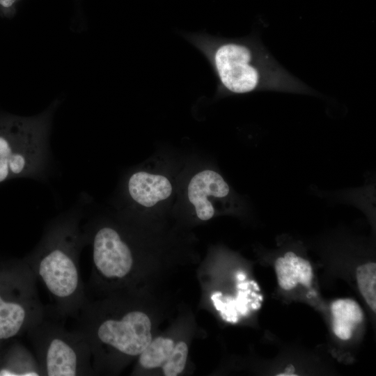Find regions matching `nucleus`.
I'll return each instance as SVG.
<instances>
[{"instance_id": "nucleus-1", "label": "nucleus", "mask_w": 376, "mask_h": 376, "mask_svg": "<svg viewBox=\"0 0 376 376\" xmlns=\"http://www.w3.org/2000/svg\"><path fill=\"white\" fill-rule=\"evenodd\" d=\"M185 38L209 62L220 95L258 91L313 94L311 88L277 62L255 35L226 38L196 33Z\"/></svg>"}, {"instance_id": "nucleus-2", "label": "nucleus", "mask_w": 376, "mask_h": 376, "mask_svg": "<svg viewBox=\"0 0 376 376\" xmlns=\"http://www.w3.org/2000/svg\"><path fill=\"white\" fill-rule=\"evenodd\" d=\"M81 217L80 210H72L53 219L24 258L61 317L77 318L88 299L79 267L80 253L86 245Z\"/></svg>"}, {"instance_id": "nucleus-3", "label": "nucleus", "mask_w": 376, "mask_h": 376, "mask_svg": "<svg viewBox=\"0 0 376 376\" xmlns=\"http://www.w3.org/2000/svg\"><path fill=\"white\" fill-rule=\"evenodd\" d=\"M54 109L52 105L31 117L0 119V183L15 178H46Z\"/></svg>"}, {"instance_id": "nucleus-4", "label": "nucleus", "mask_w": 376, "mask_h": 376, "mask_svg": "<svg viewBox=\"0 0 376 376\" xmlns=\"http://www.w3.org/2000/svg\"><path fill=\"white\" fill-rule=\"evenodd\" d=\"M77 318V329L86 339L93 361L106 349L123 356H138L152 340L150 320L140 311L107 316L88 299Z\"/></svg>"}, {"instance_id": "nucleus-5", "label": "nucleus", "mask_w": 376, "mask_h": 376, "mask_svg": "<svg viewBox=\"0 0 376 376\" xmlns=\"http://www.w3.org/2000/svg\"><path fill=\"white\" fill-rule=\"evenodd\" d=\"M41 376H82L95 373L89 345L77 329L69 331L47 318L28 331Z\"/></svg>"}, {"instance_id": "nucleus-6", "label": "nucleus", "mask_w": 376, "mask_h": 376, "mask_svg": "<svg viewBox=\"0 0 376 376\" xmlns=\"http://www.w3.org/2000/svg\"><path fill=\"white\" fill-rule=\"evenodd\" d=\"M36 281L24 259L0 270V341L27 332L45 317Z\"/></svg>"}, {"instance_id": "nucleus-7", "label": "nucleus", "mask_w": 376, "mask_h": 376, "mask_svg": "<svg viewBox=\"0 0 376 376\" xmlns=\"http://www.w3.org/2000/svg\"><path fill=\"white\" fill-rule=\"evenodd\" d=\"M82 228L86 245L90 244L92 249V283L126 279L132 271L134 257L120 233L111 226L95 221L86 222Z\"/></svg>"}, {"instance_id": "nucleus-8", "label": "nucleus", "mask_w": 376, "mask_h": 376, "mask_svg": "<svg viewBox=\"0 0 376 376\" xmlns=\"http://www.w3.org/2000/svg\"><path fill=\"white\" fill-rule=\"evenodd\" d=\"M230 188L223 177L216 171L205 170L196 173L188 185V198L194 205L198 217L206 221L214 214V208L209 196L224 198Z\"/></svg>"}, {"instance_id": "nucleus-9", "label": "nucleus", "mask_w": 376, "mask_h": 376, "mask_svg": "<svg viewBox=\"0 0 376 376\" xmlns=\"http://www.w3.org/2000/svg\"><path fill=\"white\" fill-rule=\"evenodd\" d=\"M127 190L133 201L143 206L152 207L169 197L172 186L163 175L138 171L130 177Z\"/></svg>"}, {"instance_id": "nucleus-10", "label": "nucleus", "mask_w": 376, "mask_h": 376, "mask_svg": "<svg viewBox=\"0 0 376 376\" xmlns=\"http://www.w3.org/2000/svg\"><path fill=\"white\" fill-rule=\"evenodd\" d=\"M275 271L279 286L285 290H292L301 283L311 285L313 270L310 263L294 251H288L275 261Z\"/></svg>"}, {"instance_id": "nucleus-11", "label": "nucleus", "mask_w": 376, "mask_h": 376, "mask_svg": "<svg viewBox=\"0 0 376 376\" xmlns=\"http://www.w3.org/2000/svg\"><path fill=\"white\" fill-rule=\"evenodd\" d=\"M331 311L334 334L341 340L350 339L356 327L363 319L360 306L353 299H340L332 303Z\"/></svg>"}, {"instance_id": "nucleus-12", "label": "nucleus", "mask_w": 376, "mask_h": 376, "mask_svg": "<svg viewBox=\"0 0 376 376\" xmlns=\"http://www.w3.org/2000/svg\"><path fill=\"white\" fill-rule=\"evenodd\" d=\"M7 357L0 376H41L35 355L24 346L16 345Z\"/></svg>"}, {"instance_id": "nucleus-13", "label": "nucleus", "mask_w": 376, "mask_h": 376, "mask_svg": "<svg viewBox=\"0 0 376 376\" xmlns=\"http://www.w3.org/2000/svg\"><path fill=\"white\" fill-rule=\"evenodd\" d=\"M174 345L173 340L168 338L159 336L152 339L139 354L140 365L144 368H155L162 366L169 357Z\"/></svg>"}, {"instance_id": "nucleus-14", "label": "nucleus", "mask_w": 376, "mask_h": 376, "mask_svg": "<svg viewBox=\"0 0 376 376\" xmlns=\"http://www.w3.org/2000/svg\"><path fill=\"white\" fill-rule=\"evenodd\" d=\"M357 281L361 294L373 311H376V264L373 262L357 268Z\"/></svg>"}, {"instance_id": "nucleus-15", "label": "nucleus", "mask_w": 376, "mask_h": 376, "mask_svg": "<svg viewBox=\"0 0 376 376\" xmlns=\"http://www.w3.org/2000/svg\"><path fill=\"white\" fill-rule=\"evenodd\" d=\"M188 354L187 344L180 341L174 345L169 357L162 365L166 376H176L185 368Z\"/></svg>"}, {"instance_id": "nucleus-16", "label": "nucleus", "mask_w": 376, "mask_h": 376, "mask_svg": "<svg viewBox=\"0 0 376 376\" xmlns=\"http://www.w3.org/2000/svg\"><path fill=\"white\" fill-rule=\"evenodd\" d=\"M278 376H296L295 374V368L292 365L289 364L285 369L283 373L277 374Z\"/></svg>"}, {"instance_id": "nucleus-17", "label": "nucleus", "mask_w": 376, "mask_h": 376, "mask_svg": "<svg viewBox=\"0 0 376 376\" xmlns=\"http://www.w3.org/2000/svg\"><path fill=\"white\" fill-rule=\"evenodd\" d=\"M15 1L16 0H0V5L4 8H10Z\"/></svg>"}, {"instance_id": "nucleus-18", "label": "nucleus", "mask_w": 376, "mask_h": 376, "mask_svg": "<svg viewBox=\"0 0 376 376\" xmlns=\"http://www.w3.org/2000/svg\"><path fill=\"white\" fill-rule=\"evenodd\" d=\"M244 277H245V276H244V275H243V274H239V275L237 276V278H238L240 280H243V279H244Z\"/></svg>"}]
</instances>
